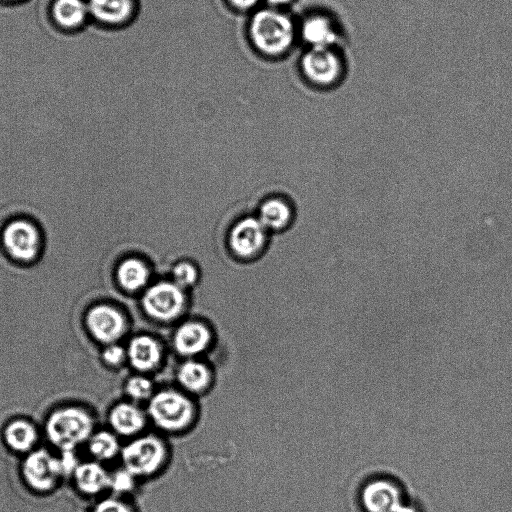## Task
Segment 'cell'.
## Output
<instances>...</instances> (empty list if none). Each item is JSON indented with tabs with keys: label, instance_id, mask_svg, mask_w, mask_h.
Returning a JSON list of instances; mask_svg holds the SVG:
<instances>
[{
	"label": "cell",
	"instance_id": "cell-5",
	"mask_svg": "<svg viewBox=\"0 0 512 512\" xmlns=\"http://www.w3.org/2000/svg\"><path fill=\"white\" fill-rule=\"evenodd\" d=\"M0 241L9 258L21 264L34 262L41 254L43 243L39 227L25 218L10 220L2 228Z\"/></svg>",
	"mask_w": 512,
	"mask_h": 512
},
{
	"label": "cell",
	"instance_id": "cell-25",
	"mask_svg": "<svg viewBox=\"0 0 512 512\" xmlns=\"http://www.w3.org/2000/svg\"><path fill=\"white\" fill-rule=\"evenodd\" d=\"M136 479L135 475L122 467L110 474L109 490L112 491V495L123 497L135 489Z\"/></svg>",
	"mask_w": 512,
	"mask_h": 512
},
{
	"label": "cell",
	"instance_id": "cell-27",
	"mask_svg": "<svg viewBox=\"0 0 512 512\" xmlns=\"http://www.w3.org/2000/svg\"><path fill=\"white\" fill-rule=\"evenodd\" d=\"M89 512H137V510L123 497L112 495L97 501Z\"/></svg>",
	"mask_w": 512,
	"mask_h": 512
},
{
	"label": "cell",
	"instance_id": "cell-15",
	"mask_svg": "<svg viewBox=\"0 0 512 512\" xmlns=\"http://www.w3.org/2000/svg\"><path fill=\"white\" fill-rule=\"evenodd\" d=\"M299 32L309 48H333L339 40L335 23L330 17L320 13L307 16L302 21Z\"/></svg>",
	"mask_w": 512,
	"mask_h": 512
},
{
	"label": "cell",
	"instance_id": "cell-16",
	"mask_svg": "<svg viewBox=\"0 0 512 512\" xmlns=\"http://www.w3.org/2000/svg\"><path fill=\"white\" fill-rule=\"evenodd\" d=\"M213 375L210 367L197 358L182 361L176 370V381L187 394H201L211 385Z\"/></svg>",
	"mask_w": 512,
	"mask_h": 512
},
{
	"label": "cell",
	"instance_id": "cell-26",
	"mask_svg": "<svg viewBox=\"0 0 512 512\" xmlns=\"http://www.w3.org/2000/svg\"><path fill=\"white\" fill-rule=\"evenodd\" d=\"M172 279L173 282L182 289L189 287L197 281L198 270L190 262H179L172 268Z\"/></svg>",
	"mask_w": 512,
	"mask_h": 512
},
{
	"label": "cell",
	"instance_id": "cell-18",
	"mask_svg": "<svg viewBox=\"0 0 512 512\" xmlns=\"http://www.w3.org/2000/svg\"><path fill=\"white\" fill-rule=\"evenodd\" d=\"M73 478L78 490L88 496H95L109 489L110 473L98 461L80 463Z\"/></svg>",
	"mask_w": 512,
	"mask_h": 512
},
{
	"label": "cell",
	"instance_id": "cell-8",
	"mask_svg": "<svg viewBox=\"0 0 512 512\" xmlns=\"http://www.w3.org/2000/svg\"><path fill=\"white\" fill-rule=\"evenodd\" d=\"M21 470L27 486L38 493L51 491L62 477L58 458L46 449L29 452Z\"/></svg>",
	"mask_w": 512,
	"mask_h": 512
},
{
	"label": "cell",
	"instance_id": "cell-6",
	"mask_svg": "<svg viewBox=\"0 0 512 512\" xmlns=\"http://www.w3.org/2000/svg\"><path fill=\"white\" fill-rule=\"evenodd\" d=\"M144 312L159 323L177 320L186 306V296L174 282L160 281L149 287L141 300Z\"/></svg>",
	"mask_w": 512,
	"mask_h": 512
},
{
	"label": "cell",
	"instance_id": "cell-32",
	"mask_svg": "<svg viewBox=\"0 0 512 512\" xmlns=\"http://www.w3.org/2000/svg\"><path fill=\"white\" fill-rule=\"evenodd\" d=\"M5 1H17V0H5Z\"/></svg>",
	"mask_w": 512,
	"mask_h": 512
},
{
	"label": "cell",
	"instance_id": "cell-13",
	"mask_svg": "<svg viewBox=\"0 0 512 512\" xmlns=\"http://www.w3.org/2000/svg\"><path fill=\"white\" fill-rule=\"evenodd\" d=\"M127 361L138 373L155 370L163 360V347L160 341L148 334L132 337L126 346Z\"/></svg>",
	"mask_w": 512,
	"mask_h": 512
},
{
	"label": "cell",
	"instance_id": "cell-14",
	"mask_svg": "<svg viewBox=\"0 0 512 512\" xmlns=\"http://www.w3.org/2000/svg\"><path fill=\"white\" fill-rule=\"evenodd\" d=\"M148 417L138 403L124 401L115 404L109 411L108 421L116 435L136 437L144 430Z\"/></svg>",
	"mask_w": 512,
	"mask_h": 512
},
{
	"label": "cell",
	"instance_id": "cell-1",
	"mask_svg": "<svg viewBox=\"0 0 512 512\" xmlns=\"http://www.w3.org/2000/svg\"><path fill=\"white\" fill-rule=\"evenodd\" d=\"M295 35L292 19L277 8L261 9L250 20V39L255 48L265 55H282L292 46Z\"/></svg>",
	"mask_w": 512,
	"mask_h": 512
},
{
	"label": "cell",
	"instance_id": "cell-30",
	"mask_svg": "<svg viewBox=\"0 0 512 512\" xmlns=\"http://www.w3.org/2000/svg\"><path fill=\"white\" fill-rule=\"evenodd\" d=\"M236 9L248 10L256 6L259 0H228Z\"/></svg>",
	"mask_w": 512,
	"mask_h": 512
},
{
	"label": "cell",
	"instance_id": "cell-29",
	"mask_svg": "<svg viewBox=\"0 0 512 512\" xmlns=\"http://www.w3.org/2000/svg\"><path fill=\"white\" fill-rule=\"evenodd\" d=\"M62 477L73 476L80 462L73 450L61 451L58 457Z\"/></svg>",
	"mask_w": 512,
	"mask_h": 512
},
{
	"label": "cell",
	"instance_id": "cell-9",
	"mask_svg": "<svg viewBox=\"0 0 512 512\" xmlns=\"http://www.w3.org/2000/svg\"><path fill=\"white\" fill-rule=\"evenodd\" d=\"M301 70L313 84L328 87L341 76L343 63L333 48H309L301 58Z\"/></svg>",
	"mask_w": 512,
	"mask_h": 512
},
{
	"label": "cell",
	"instance_id": "cell-19",
	"mask_svg": "<svg viewBox=\"0 0 512 512\" xmlns=\"http://www.w3.org/2000/svg\"><path fill=\"white\" fill-rule=\"evenodd\" d=\"M3 438L6 445L14 452H31L38 440L36 427L23 418L9 421L4 430Z\"/></svg>",
	"mask_w": 512,
	"mask_h": 512
},
{
	"label": "cell",
	"instance_id": "cell-11",
	"mask_svg": "<svg viewBox=\"0 0 512 512\" xmlns=\"http://www.w3.org/2000/svg\"><path fill=\"white\" fill-rule=\"evenodd\" d=\"M362 501L368 512H416L412 507L404 505L399 487L386 479L367 484L362 493Z\"/></svg>",
	"mask_w": 512,
	"mask_h": 512
},
{
	"label": "cell",
	"instance_id": "cell-21",
	"mask_svg": "<svg viewBox=\"0 0 512 512\" xmlns=\"http://www.w3.org/2000/svg\"><path fill=\"white\" fill-rule=\"evenodd\" d=\"M149 276L146 264L135 257L122 260L116 269L117 282L125 291L140 290L147 284Z\"/></svg>",
	"mask_w": 512,
	"mask_h": 512
},
{
	"label": "cell",
	"instance_id": "cell-20",
	"mask_svg": "<svg viewBox=\"0 0 512 512\" xmlns=\"http://www.w3.org/2000/svg\"><path fill=\"white\" fill-rule=\"evenodd\" d=\"M51 12L55 22L67 29L81 26L90 16L87 0H55Z\"/></svg>",
	"mask_w": 512,
	"mask_h": 512
},
{
	"label": "cell",
	"instance_id": "cell-3",
	"mask_svg": "<svg viewBox=\"0 0 512 512\" xmlns=\"http://www.w3.org/2000/svg\"><path fill=\"white\" fill-rule=\"evenodd\" d=\"M94 419L91 414L77 406L54 410L45 423L48 440L61 451L73 450L88 441L94 433Z\"/></svg>",
	"mask_w": 512,
	"mask_h": 512
},
{
	"label": "cell",
	"instance_id": "cell-23",
	"mask_svg": "<svg viewBox=\"0 0 512 512\" xmlns=\"http://www.w3.org/2000/svg\"><path fill=\"white\" fill-rule=\"evenodd\" d=\"M121 448L117 435L107 430L93 433L88 440L89 452L98 462L112 460L120 454Z\"/></svg>",
	"mask_w": 512,
	"mask_h": 512
},
{
	"label": "cell",
	"instance_id": "cell-31",
	"mask_svg": "<svg viewBox=\"0 0 512 512\" xmlns=\"http://www.w3.org/2000/svg\"><path fill=\"white\" fill-rule=\"evenodd\" d=\"M291 1L292 0H267L268 4L270 6H272V8H277V7H281V6L287 5Z\"/></svg>",
	"mask_w": 512,
	"mask_h": 512
},
{
	"label": "cell",
	"instance_id": "cell-24",
	"mask_svg": "<svg viewBox=\"0 0 512 512\" xmlns=\"http://www.w3.org/2000/svg\"><path fill=\"white\" fill-rule=\"evenodd\" d=\"M124 390L130 401L135 403L148 401L155 392L151 379L142 373L129 377Z\"/></svg>",
	"mask_w": 512,
	"mask_h": 512
},
{
	"label": "cell",
	"instance_id": "cell-22",
	"mask_svg": "<svg viewBox=\"0 0 512 512\" xmlns=\"http://www.w3.org/2000/svg\"><path fill=\"white\" fill-rule=\"evenodd\" d=\"M292 218L290 205L280 199H270L261 204L258 219L266 229L280 230L286 227Z\"/></svg>",
	"mask_w": 512,
	"mask_h": 512
},
{
	"label": "cell",
	"instance_id": "cell-17",
	"mask_svg": "<svg viewBox=\"0 0 512 512\" xmlns=\"http://www.w3.org/2000/svg\"><path fill=\"white\" fill-rule=\"evenodd\" d=\"M90 16L105 25L127 22L135 10V0H87Z\"/></svg>",
	"mask_w": 512,
	"mask_h": 512
},
{
	"label": "cell",
	"instance_id": "cell-7",
	"mask_svg": "<svg viewBox=\"0 0 512 512\" xmlns=\"http://www.w3.org/2000/svg\"><path fill=\"white\" fill-rule=\"evenodd\" d=\"M84 322L91 337L104 345L118 343L128 328L125 315L107 303L91 306L85 314Z\"/></svg>",
	"mask_w": 512,
	"mask_h": 512
},
{
	"label": "cell",
	"instance_id": "cell-28",
	"mask_svg": "<svg viewBox=\"0 0 512 512\" xmlns=\"http://www.w3.org/2000/svg\"><path fill=\"white\" fill-rule=\"evenodd\" d=\"M101 358L105 365L111 368L119 367L127 361L126 347L121 346L119 343L105 345Z\"/></svg>",
	"mask_w": 512,
	"mask_h": 512
},
{
	"label": "cell",
	"instance_id": "cell-12",
	"mask_svg": "<svg viewBox=\"0 0 512 512\" xmlns=\"http://www.w3.org/2000/svg\"><path fill=\"white\" fill-rule=\"evenodd\" d=\"M267 229L255 217H245L235 224L229 235V245L236 256L250 258L262 249Z\"/></svg>",
	"mask_w": 512,
	"mask_h": 512
},
{
	"label": "cell",
	"instance_id": "cell-4",
	"mask_svg": "<svg viewBox=\"0 0 512 512\" xmlns=\"http://www.w3.org/2000/svg\"><path fill=\"white\" fill-rule=\"evenodd\" d=\"M124 468L137 478L149 477L161 470L168 457L165 442L154 434H140L121 448Z\"/></svg>",
	"mask_w": 512,
	"mask_h": 512
},
{
	"label": "cell",
	"instance_id": "cell-2",
	"mask_svg": "<svg viewBox=\"0 0 512 512\" xmlns=\"http://www.w3.org/2000/svg\"><path fill=\"white\" fill-rule=\"evenodd\" d=\"M147 417L160 430L177 433L190 427L196 417L191 397L182 390L164 388L147 401Z\"/></svg>",
	"mask_w": 512,
	"mask_h": 512
},
{
	"label": "cell",
	"instance_id": "cell-10",
	"mask_svg": "<svg viewBox=\"0 0 512 512\" xmlns=\"http://www.w3.org/2000/svg\"><path fill=\"white\" fill-rule=\"evenodd\" d=\"M212 341L213 335L208 325L201 321L188 320L175 329L172 346L185 359L197 358L208 350Z\"/></svg>",
	"mask_w": 512,
	"mask_h": 512
}]
</instances>
